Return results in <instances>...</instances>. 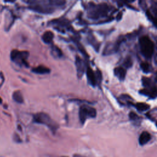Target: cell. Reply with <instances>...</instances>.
Returning a JSON list of instances; mask_svg holds the SVG:
<instances>
[{
	"label": "cell",
	"instance_id": "10",
	"mask_svg": "<svg viewBox=\"0 0 157 157\" xmlns=\"http://www.w3.org/2000/svg\"><path fill=\"white\" fill-rule=\"evenodd\" d=\"M54 37L53 33L50 31H46L42 36V40L45 44H50L52 42Z\"/></svg>",
	"mask_w": 157,
	"mask_h": 157
},
{
	"label": "cell",
	"instance_id": "14",
	"mask_svg": "<svg viewBox=\"0 0 157 157\" xmlns=\"http://www.w3.org/2000/svg\"><path fill=\"white\" fill-rule=\"evenodd\" d=\"M12 98L17 103L21 104L23 102V97L21 92L20 90L15 91L12 94Z\"/></svg>",
	"mask_w": 157,
	"mask_h": 157
},
{
	"label": "cell",
	"instance_id": "2",
	"mask_svg": "<svg viewBox=\"0 0 157 157\" xmlns=\"http://www.w3.org/2000/svg\"><path fill=\"white\" fill-rule=\"evenodd\" d=\"M33 122L45 125L53 132H55L58 128V123L45 112H39L34 115Z\"/></svg>",
	"mask_w": 157,
	"mask_h": 157
},
{
	"label": "cell",
	"instance_id": "23",
	"mask_svg": "<svg viewBox=\"0 0 157 157\" xmlns=\"http://www.w3.org/2000/svg\"><path fill=\"white\" fill-rule=\"evenodd\" d=\"M156 80L157 81V73H156Z\"/></svg>",
	"mask_w": 157,
	"mask_h": 157
},
{
	"label": "cell",
	"instance_id": "6",
	"mask_svg": "<svg viewBox=\"0 0 157 157\" xmlns=\"http://www.w3.org/2000/svg\"><path fill=\"white\" fill-rule=\"evenodd\" d=\"M78 116L80 123L83 124L87 118H94L96 116V110L92 107L87 105H82L79 109Z\"/></svg>",
	"mask_w": 157,
	"mask_h": 157
},
{
	"label": "cell",
	"instance_id": "1",
	"mask_svg": "<svg viewBox=\"0 0 157 157\" xmlns=\"http://www.w3.org/2000/svg\"><path fill=\"white\" fill-rule=\"evenodd\" d=\"M29 8L32 10L44 14L52 13L55 11V6L51 1H28Z\"/></svg>",
	"mask_w": 157,
	"mask_h": 157
},
{
	"label": "cell",
	"instance_id": "11",
	"mask_svg": "<svg viewBox=\"0 0 157 157\" xmlns=\"http://www.w3.org/2000/svg\"><path fill=\"white\" fill-rule=\"evenodd\" d=\"M114 74L116 77H118V78L120 80H123L126 77V71L124 68L122 67H118L114 69L113 71Z\"/></svg>",
	"mask_w": 157,
	"mask_h": 157
},
{
	"label": "cell",
	"instance_id": "7",
	"mask_svg": "<svg viewBox=\"0 0 157 157\" xmlns=\"http://www.w3.org/2000/svg\"><path fill=\"white\" fill-rule=\"evenodd\" d=\"M75 67L77 71V75L78 78H80L83 76L85 71V64L84 61L78 56H75Z\"/></svg>",
	"mask_w": 157,
	"mask_h": 157
},
{
	"label": "cell",
	"instance_id": "3",
	"mask_svg": "<svg viewBox=\"0 0 157 157\" xmlns=\"http://www.w3.org/2000/svg\"><path fill=\"white\" fill-rule=\"evenodd\" d=\"M139 45L143 56L148 59L151 58L154 52V44L151 39L147 36L140 37Z\"/></svg>",
	"mask_w": 157,
	"mask_h": 157
},
{
	"label": "cell",
	"instance_id": "15",
	"mask_svg": "<svg viewBox=\"0 0 157 157\" xmlns=\"http://www.w3.org/2000/svg\"><path fill=\"white\" fill-rule=\"evenodd\" d=\"M136 108L140 112L146 111L150 108V105L145 102H139L135 105Z\"/></svg>",
	"mask_w": 157,
	"mask_h": 157
},
{
	"label": "cell",
	"instance_id": "5",
	"mask_svg": "<svg viewBox=\"0 0 157 157\" xmlns=\"http://www.w3.org/2000/svg\"><path fill=\"white\" fill-rule=\"evenodd\" d=\"M29 52L27 51H19L18 50H12L10 52V57L12 61L19 66H25L29 67L27 59L29 56Z\"/></svg>",
	"mask_w": 157,
	"mask_h": 157
},
{
	"label": "cell",
	"instance_id": "22",
	"mask_svg": "<svg viewBox=\"0 0 157 157\" xmlns=\"http://www.w3.org/2000/svg\"><path fill=\"white\" fill-rule=\"evenodd\" d=\"M2 102V99L0 98V104H1Z\"/></svg>",
	"mask_w": 157,
	"mask_h": 157
},
{
	"label": "cell",
	"instance_id": "20",
	"mask_svg": "<svg viewBox=\"0 0 157 157\" xmlns=\"http://www.w3.org/2000/svg\"><path fill=\"white\" fill-rule=\"evenodd\" d=\"M121 18H122V13L120 12L118 13V15L117 16V20H120Z\"/></svg>",
	"mask_w": 157,
	"mask_h": 157
},
{
	"label": "cell",
	"instance_id": "8",
	"mask_svg": "<svg viewBox=\"0 0 157 157\" xmlns=\"http://www.w3.org/2000/svg\"><path fill=\"white\" fill-rule=\"evenodd\" d=\"M86 77L88 79V82L89 83L93 86H95L97 83V76L94 72V71L92 70L91 68L90 67H88L86 71Z\"/></svg>",
	"mask_w": 157,
	"mask_h": 157
},
{
	"label": "cell",
	"instance_id": "19",
	"mask_svg": "<svg viewBox=\"0 0 157 157\" xmlns=\"http://www.w3.org/2000/svg\"><path fill=\"white\" fill-rule=\"evenodd\" d=\"M132 61L130 58H127L124 62V65L126 67H130L132 66Z\"/></svg>",
	"mask_w": 157,
	"mask_h": 157
},
{
	"label": "cell",
	"instance_id": "13",
	"mask_svg": "<svg viewBox=\"0 0 157 157\" xmlns=\"http://www.w3.org/2000/svg\"><path fill=\"white\" fill-rule=\"evenodd\" d=\"M51 55L55 58H59L62 56L63 53L58 47L52 45L51 47Z\"/></svg>",
	"mask_w": 157,
	"mask_h": 157
},
{
	"label": "cell",
	"instance_id": "16",
	"mask_svg": "<svg viewBox=\"0 0 157 157\" xmlns=\"http://www.w3.org/2000/svg\"><path fill=\"white\" fill-rule=\"evenodd\" d=\"M140 68L142 71L145 73H148L150 71V65L146 62H142L140 64Z\"/></svg>",
	"mask_w": 157,
	"mask_h": 157
},
{
	"label": "cell",
	"instance_id": "18",
	"mask_svg": "<svg viewBox=\"0 0 157 157\" xmlns=\"http://www.w3.org/2000/svg\"><path fill=\"white\" fill-rule=\"evenodd\" d=\"M129 117L131 120H137L139 117L137 115V114H136L135 112H130L129 113Z\"/></svg>",
	"mask_w": 157,
	"mask_h": 157
},
{
	"label": "cell",
	"instance_id": "9",
	"mask_svg": "<svg viewBox=\"0 0 157 157\" xmlns=\"http://www.w3.org/2000/svg\"><path fill=\"white\" fill-rule=\"evenodd\" d=\"M31 71L37 74H49L51 71L48 67L44 65H40L33 68Z\"/></svg>",
	"mask_w": 157,
	"mask_h": 157
},
{
	"label": "cell",
	"instance_id": "21",
	"mask_svg": "<svg viewBox=\"0 0 157 157\" xmlns=\"http://www.w3.org/2000/svg\"><path fill=\"white\" fill-rule=\"evenodd\" d=\"M152 21L154 23V24L157 26V18H153L152 17Z\"/></svg>",
	"mask_w": 157,
	"mask_h": 157
},
{
	"label": "cell",
	"instance_id": "12",
	"mask_svg": "<svg viewBox=\"0 0 157 157\" xmlns=\"http://www.w3.org/2000/svg\"><path fill=\"white\" fill-rule=\"evenodd\" d=\"M150 139H151V135L150 134V133L147 131H144L140 134L139 137V142L140 145H144L146 144L147 142H148Z\"/></svg>",
	"mask_w": 157,
	"mask_h": 157
},
{
	"label": "cell",
	"instance_id": "4",
	"mask_svg": "<svg viewBox=\"0 0 157 157\" xmlns=\"http://www.w3.org/2000/svg\"><path fill=\"white\" fill-rule=\"evenodd\" d=\"M109 12V7L107 4L102 3L98 5L90 6L88 10V16L92 19H98L105 17Z\"/></svg>",
	"mask_w": 157,
	"mask_h": 157
},
{
	"label": "cell",
	"instance_id": "17",
	"mask_svg": "<svg viewBox=\"0 0 157 157\" xmlns=\"http://www.w3.org/2000/svg\"><path fill=\"white\" fill-rule=\"evenodd\" d=\"M142 81L143 85H144L145 87H148V86H150V84H151V80H150L148 78L143 77L142 79Z\"/></svg>",
	"mask_w": 157,
	"mask_h": 157
},
{
	"label": "cell",
	"instance_id": "24",
	"mask_svg": "<svg viewBox=\"0 0 157 157\" xmlns=\"http://www.w3.org/2000/svg\"><path fill=\"white\" fill-rule=\"evenodd\" d=\"M59 157H68V156H59Z\"/></svg>",
	"mask_w": 157,
	"mask_h": 157
}]
</instances>
